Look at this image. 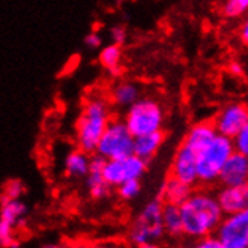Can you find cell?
<instances>
[{
  "label": "cell",
  "mask_w": 248,
  "mask_h": 248,
  "mask_svg": "<svg viewBox=\"0 0 248 248\" xmlns=\"http://www.w3.org/2000/svg\"><path fill=\"white\" fill-rule=\"evenodd\" d=\"M179 212L184 235L196 241L212 236L224 218L215 196L208 191H193Z\"/></svg>",
  "instance_id": "6da1fadb"
},
{
  "label": "cell",
  "mask_w": 248,
  "mask_h": 248,
  "mask_svg": "<svg viewBox=\"0 0 248 248\" xmlns=\"http://www.w3.org/2000/svg\"><path fill=\"white\" fill-rule=\"evenodd\" d=\"M111 121L108 104L103 98L87 99L77 121V143L84 154H95L101 136Z\"/></svg>",
  "instance_id": "7a4b0ae2"
},
{
  "label": "cell",
  "mask_w": 248,
  "mask_h": 248,
  "mask_svg": "<svg viewBox=\"0 0 248 248\" xmlns=\"http://www.w3.org/2000/svg\"><path fill=\"white\" fill-rule=\"evenodd\" d=\"M164 119L166 114L161 103L152 96H146L137 99L133 106L128 107L122 121L129 134L137 139L163 131Z\"/></svg>",
  "instance_id": "3957f363"
},
{
  "label": "cell",
  "mask_w": 248,
  "mask_h": 248,
  "mask_svg": "<svg viewBox=\"0 0 248 248\" xmlns=\"http://www.w3.org/2000/svg\"><path fill=\"white\" fill-rule=\"evenodd\" d=\"M235 152L230 139L217 136L205 149L196 154L197 182L211 185L218 182V176L230 155Z\"/></svg>",
  "instance_id": "277c9868"
},
{
  "label": "cell",
  "mask_w": 248,
  "mask_h": 248,
  "mask_svg": "<svg viewBox=\"0 0 248 248\" xmlns=\"http://www.w3.org/2000/svg\"><path fill=\"white\" fill-rule=\"evenodd\" d=\"M163 205L158 197L146 203L141 212L136 217L129 227V239L134 245L141 247L146 244H156L164 238L163 227Z\"/></svg>",
  "instance_id": "5b68a950"
},
{
  "label": "cell",
  "mask_w": 248,
  "mask_h": 248,
  "mask_svg": "<svg viewBox=\"0 0 248 248\" xmlns=\"http://www.w3.org/2000/svg\"><path fill=\"white\" fill-rule=\"evenodd\" d=\"M134 137L129 134L122 119H111L101 136L95 154L103 156L107 161L111 159H124L133 155Z\"/></svg>",
  "instance_id": "8992f818"
},
{
  "label": "cell",
  "mask_w": 248,
  "mask_h": 248,
  "mask_svg": "<svg viewBox=\"0 0 248 248\" xmlns=\"http://www.w3.org/2000/svg\"><path fill=\"white\" fill-rule=\"evenodd\" d=\"M215 238L224 248H248V211L224 215Z\"/></svg>",
  "instance_id": "52a82bcc"
},
{
  "label": "cell",
  "mask_w": 248,
  "mask_h": 248,
  "mask_svg": "<svg viewBox=\"0 0 248 248\" xmlns=\"http://www.w3.org/2000/svg\"><path fill=\"white\" fill-rule=\"evenodd\" d=\"M212 125L218 136L233 139L244 128L248 126V108L245 103H230L226 104L212 121Z\"/></svg>",
  "instance_id": "ba28073f"
},
{
  "label": "cell",
  "mask_w": 248,
  "mask_h": 248,
  "mask_svg": "<svg viewBox=\"0 0 248 248\" xmlns=\"http://www.w3.org/2000/svg\"><path fill=\"white\" fill-rule=\"evenodd\" d=\"M171 178L193 188L197 184L196 154L191 149H188L185 144H181L176 154H174L171 164Z\"/></svg>",
  "instance_id": "9c48e42d"
},
{
  "label": "cell",
  "mask_w": 248,
  "mask_h": 248,
  "mask_svg": "<svg viewBox=\"0 0 248 248\" xmlns=\"http://www.w3.org/2000/svg\"><path fill=\"white\" fill-rule=\"evenodd\" d=\"M218 181L226 188L248 185V156L233 152L223 166Z\"/></svg>",
  "instance_id": "30bf717a"
},
{
  "label": "cell",
  "mask_w": 248,
  "mask_h": 248,
  "mask_svg": "<svg viewBox=\"0 0 248 248\" xmlns=\"http://www.w3.org/2000/svg\"><path fill=\"white\" fill-rule=\"evenodd\" d=\"M223 215H235L248 211V185L223 186L215 196Z\"/></svg>",
  "instance_id": "8fae6325"
},
{
  "label": "cell",
  "mask_w": 248,
  "mask_h": 248,
  "mask_svg": "<svg viewBox=\"0 0 248 248\" xmlns=\"http://www.w3.org/2000/svg\"><path fill=\"white\" fill-rule=\"evenodd\" d=\"M217 136L218 134H217L212 122L203 121V122L194 124L191 128L188 129V133H186L182 144H185L188 149H191L194 154H197L202 149H205Z\"/></svg>",
  "instance_id": "7c38bea8"
},
{
  "label": "cell",
  "mask_w": 248,
  "mask_h": 248,
  "mask_svg": "<svg viewBox=\"0 0 248 248\" xmlns=\"http://www.w3.org/2000/svg\"><path fill=\"white\" fill-rule=\"evenodd\" d=\"M193 191H194L193 186L185 185L181 181L170 176L164 181L161 188H159V194L156 197L163 203H166V205L181 206L182 203H185L189 199Z\"/></svg>",
  "instance_id": "4fadbf2b"
},
{
  "label": "cell",
  "mask_w": 248,
  "mask_h": 248,
  "mask_svg": "<svg viewBox=\"0 0 248 248\" xmlns=\"http://www.w3.org/2000/svg\"><path fill=\"white\" fill-rule=\"evenodd\" d=\"M164 140H166L164 131H158V133L137 137V139H134V144H133V155L141 158L146 163H149L151 159L158 154Z\"/></svg>",
  "instance_id": "5bb4252c"
},
{
  "label": "cell",
  "mask_w": 248,
  "mask_h": 248,
  "mask_svg": "<svg viewBox=\"0 0 248 248\" xmlns=\"http://www.w3.org/2000/svg\"><path fill=\"white\" fill-rule=\"evenodd\" d=\"M27 212L29 208L24 202L0 197V220L8 223L11 227H23L26 224Z\"/></svg>",
  "instance_id": "9a60e30c"
},
{
  "label": "cell",
  "mask_w": 248,
  "mask_h": 248,
  "mask_svg": "<svg viewBox=\"0 0 248 248\" xmlns=\"http://www.w3.org/2000/svg\"><path fill=\"white\" fill-rule=\"evenodd\" d=\"M89 159L91 156L81 152L80 149L71 151L66 158H65V171L68 176L76 178V179H83L87 178L89 174Z\"/></svg>",
  "instance_id": "2e32d148"
},
{
  "label": "cell",
  "mask_w": 248,
  "mask_h": 248,
  "mask_svg": "<svg viewBox=\"0 0 248 248\" xmlns=\"http://www.w3.org/2000/svg\"><path fill=\"white\" fill-rule=\"evenodd\" d=\"M113 103L118 107H131L140 99V87L133 81H119L111 91Z\"/></svg>",
  "instance_id": "e0dca14e"
},
{
  "label": "cell",
  "mask_w": 248,
  "mask_h": 248,
  "mask_svg": "<svg viewBox=\"0 0 248 248\" xmlns=\"http://www.w3.org/2000/svg\"><path fill=\"white\" fill-rule=\"evenodd\" d=\"M163 227H164V233H167L171 238H179L184 235L179 206L166 205L164 203L163 205Z\"/></svg>",
  "instance_id": "ac0fdd59"
},
{
  "label": "cell",
  "mask_w": 248,
  "mask_h": 248,
  "mask_svg": "<svg viewBox=\"0 0 248 248\" xmlns=\"http://www.w3.org/2000/svg\"><path fill=\"white\" fill-rule=\"evenodd\" d=\"M121 166H122V174L125 181H140L144 176V173L148 171L149 163L143 161L141 158L136 155H129L121 159Z\"/></svg>",
  "instance_id": "d6986e66"
},
{
  "label": "cell",
  "mask_w": 248,
  "mask_h": 248,
  "mask_svg": "<svg viewBox=\"0 0 248 248\" xmlns=\"http://www.w3.org/2000/svg\"><path fill=\"white\" fill-rule=\"evenodd\" d=\"M86 185L89 196L95 200H103L107 199L111 194V186L103 179L101 173H89L86 178Z\"/></svg>",
  "instance_id": "ffe728a7"
},
{
  "label": "cell",
  "mask_w": 248,
  "mask_h": 248,
  "mask_svg": "<svg viewBox=\"0 0 248 248\" xmlns=\"http://www.w3.org/2000/svg\"><path fill=\"white\" fill-rule=\"evenodd\" d=\"M122 48L118 47V46H113V44H108L106 46L103 50L99 51V56H98V61L99 63L103 65L107 71H111L114 68H119L122 66L121 62H122Z\"/></svg>",
  "instance_id": "44dd1931"
},
{
  "label": "cell",
  "mask_w": 248,
  "mask_h": 248,
  "mask_svg": "<svg viewBox=\"0 0 248 248\" xmlns=\"http://www.w3.org/2000/svg\"><path fill=\"white\" fill-rule=\"evenodd\" d=\"M247 11H248V0H227L221 8L223 16L229 20L241 18L242 16H245Z\"/></svg>",
  "instance_id": "7402d4cb"
},
{
  "label": "cell",
  "mask_w": 248,
  "mask_h": 248,
  "mask_svg": "<svg viewBox=\"0 0 248 248\" xmlns=\"http://www.w3.org/2000/svg\"><path fill=\"white\" fill-rule=\"evenodd\" d=\"M0 248H20V241L16 236V229L0 220Z\"/></svg>",
  "instance_id": "603a6c76"
},
{
  "label": "cell",
  "mask_w": 248,
  "mask_h": 248,
  "mask_svg": "<svg viewBox=\"0 0 248 248\" xmlns=\"http://www.w3.org/2000/svg\"><path fill=\"white\" fill-rule=\"evenodd\" d=\"M116 189H118V196L122 200H133V199L139 197V194L141 193V182L140 181H125Z\"/></svg>",
  "instance_id": "cb8c5ba5"
},
{
  "label": "cell",
  "mask_w": 248,
  "mask_h": 248,
  "mask_svg": "<svg viewBox=\"0 0 248 248\" xmlns=\"http://www.w3.org/2000/svg\"><path fill=\"white\" fill-rule=\"evenodd\" d=\"M26 193V186L20 179H11L9 182H6V185L3 186V199H9V200H20Z\"/></svg>",
  "instance_id": "d4e9b609"
},
{
  "label": "cell",
  "mask_w": 248,
  "mask_h": 248,
  "mask_svg": "<svg viewBox=\"0 0 248 248\" xmlns=\"http://www.w3.org/2000/svg\"><path fill=\"white\" fill-rule=\"evenodd\" d=\"M233 149L236 154H241L244 156H248V126L244 128L238 136L232 139Z\"/></svg>",
  "instance_id": "484cf974"
},
{
  "label": "cell",
  "mask_w": 248,
  "mask_h": 248,
  "mask_svg": "<svg viewBox=\"0 0 248 248\" xmlns=\"http://www.w3.org/2000/svg\"><path fill=\"white\" fill-rule=\"evenodd\" d=\"M110 38H111V44L113 46H118V47H124V44L126 42L128 33H126V29L122 24H116L110 29Z\"/></svg>",
  "instance_id": "4316f807"
},
{
  "label": "cell",
  "mask_w": 248,
  "mask_h": 248,
  "mask_svg": "<svg viewBox=\"0 0 248 248\" xmlns=\"http://www.w3.org/2000/svg\"><path fill=\"white\" fill-rule=\"evenodd\" d=\"M189 248H224V247L217 241L215 236H208L196 241L193 245H189Z\"/></svg>",
  "instance_id": "83f0119b"
},
{
  "label": "cell",
  "mask_w": 248,
  "mask_h": 248,
  "mask_svg": "<svg viewBox=\"0 0 248 248\" xmlns=\"http://www.w3.org/2000/svg\"><path fill=\"white\" fill-rule=\"evenodd\" d=\"M106 161L107 159H104L103 156L93 154L89 159V173H101L106 166Z\"/></svg>",
  "instance_id": "f1b7e54d"
},
{
  "label": "cell",
  "mask_w": 248,
  "mask_h": 248,
  "mask_svg": "<svg viewBox=\"0 0 248 248\" xmlns=\"http://www.w3.org/2000/svg\"><path fill=\"white\" fill-rule=\"evenodd\" d=\"M84 44H86V47L96 50V48H99L101 46H103V36H101L98 32H91L89 35H86Z\"/></svg>",
  "instance_id": "f546056e"
},
{
  "label": "cell",
  "mask_w": 248,
  "mask_h": 248,
  "mask_svg": "<svg viewBox=\"0 0 248 248\" xmlns=\"http://www.w3.org/2000/svg\"><path fill=\"white\" fill-rule=\"evenodd\" d=\"M227 69H229V72H230V76L236 77V78L245 76V68H244V65H242L241 62H238V61H232V62L229 63Z\"/></svg>",
  "instance_id": "4dcf8cb0"
},
{
  "label": "cell",
  "mask_w": 248,
  "mask_h": 248,
  "mask_svg": "<svg viewBox=\"0 0 248 248\" xmlns=\"http://www.w3.org/2000/svg\"><path fill=\"white\" fill-rule=\"evenodd\" d=\"M239 38L244 42V46H247L248 44V23L247 21H244L241 29H239Z\"/></svg>",
  "instance_id": "1f68e13d"
},
{
  "label": "cell",
  "mask_w": 248,
  "mask_h": 248,
  "mask_svg": "<svg viewBox=\"0 0 248 248\" xmlns=\"http://www.w3.org/2000/svg\"><path fill=\"white\" fill-rule=\"evenodd\" d=\"M108 74L111 76V77H121L122 74H124V66H119V68H114V69H111V71H108Z\"/></svg>",
  "instance_id": "d6a6232c"
},
{
  "label": "cell",
  "mask_w": 248,
  "mask_h": 248,
  "mask_svg": "<svg viewBox=\"0 0 248 248\" xmlns=\"http://www.w3.org/2000/svg\"><path fill=\"white\" fill-rule=\"evenodd\" d=\"M42 248H63V245H61V244H46V245H42Z\"/></svg>",
  "instance_id": "836d02e7"
},
{
  "label": "cell",
  "mask_w": 248,
  "mask_h": 248,
  "mask_svg": "<svg viewBox=\"0 0 248 248\" xmlns=\"http://www.w3.org/2000/svg\"><path fill=\"white\" fill-rule=\"evenodd\" d=\"M139 248H161L158 244H146V245H141Z\"/></svg>",
  "instance_id": "e575fe53"
}]
</instances>
